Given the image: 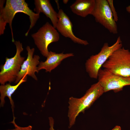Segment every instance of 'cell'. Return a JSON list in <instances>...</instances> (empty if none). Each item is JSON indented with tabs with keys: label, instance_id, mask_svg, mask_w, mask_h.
Here are the masks:
<instances>
[{
	"label": "cell",
	"instance_id": "6da1fadb",
	"mask_svg": "<svg viewBox=\"0 0 130 130\" xmlns=\"http://www.w3.org/2000/svg\"><path fill=\"white\" fill-rule=\"evenodd\" d=\"M5 0L0 1V35L4 34L7 24H8L11 29L12 41L14 42L12 24L13 19L18 13H23L28 15L30 25L25 34L27 36L30 30L35 26L39 18V14L34 12L29 7L25 0H7L4 6Z\"/></svg>",
	"mask_w": 130,
	"mask_h": 130
},
{
	"label": "cell",
	"instance_id": "7a4b0ae2",
	"mask_svg": "<svg viewBox=\"0 0 130 130\" xmlns=\"http://www.w3.org/2000/svg\"><path fill=\"white\" fill-rule=\"evenodd\" d=\"M104 93L103 87L98 81L92 85L82 97L77 98L72 97L69 98L68 113L69 128L74 124L79 114L84 113L85 111L89 108Z\"/></svg>",
	"mask_w": 130,
	"mask_h": 130
},
{
	"label": "cell",
	"instance_id": "3957f363",
	"mask_svg": "<svg viewBox=\"0 0 130 130\" xmlns=\"http://www.w3.org/2000/svg\"><path fill=\"white\" fill-rule=\"evenodd\" d=\"M102 66L115 75L130 77V51L124 47L115 51Z\"/></svg>",
	"mask_w": 130,
	"mask_h": 130
},
{
	"label": "cell",
	"instance_id": "277c9868",
	"mask_svg": "<svg viewBox=\"0 0 130 130\" xmlns=\"http://www.w3.org/2000/svg\"><path fill=\"white\" fill-rule=\"evenodd\" d=\"M14 43L16 50L15 55L11 58L6 57L5 63L0 66V83L1 84L7 82L10 83L15 81L25 58L20 54L23 50L22 44L19 41H15Z\"/></svg>",
	"mask_w": 130,
	"mask_h": 130
},
{
	"label": "cell",
	"instance_id": "5b68a950",
	"mask_svg": "<svg viewBox=\"0 0 130 130\" xmlns=\"http://www.w3.org/2000/svg\"><path fill=\"white\" fill-rule=\"evenodd\" d=\"M122 46L120 37L119 36L113 45L109 46L108 43H105L98 54L91 56L86 61L85 64L86 71L90 77L97 79L101 67L110 55L115 51L122 47Z\"/></svg>",
	"mask_w": 130,
	"mask_h": 130
},
{
	"label": "cell",
	"instance_id": "8992f818",
	"mask_svg": "<svg viewBox=\"0 0 130 130\" xmlns=\"http://www.w3.org/2000/svg\"><path fill=\"white\" fill-rule=\"evenodd\" d=\"M31 36L41 54L46 58L49 52V45L52 43L58 41L60 38L56 28L48 22H46Z\"/></svg>",
	"mask_w": 130,
	"mask_h": 130
},
{
	"label": "cell",
	"instance_id": "52a82bcc",
	"mask_svg": "<svg viewBox=\"0 0 130 130\" xmlns=\"http://www.w3.org/2000/svg\"><path fill=\"white\" fill-rule=\"evenodd\" d=\"M95 21L107 29L110 32L118 33L116 22L114 20L107 0H96L94 8L91 14Z\"/></svg>",
	"mask_w": 130,
	"mask_h": 130
},
{
	"label": "cell",
	"instance_id": "ba28073f",
	"mask_svg": "<svg viewBox=\"0 0 130 130\" xmlns=\"http://www.w3.org/2000/svg\"><path fill=\"white\" fill-rule=\"evenodd\" d=\"M98 78L104 92L110 90L117 92L122 90L124 87L130 85V77L115 75L104 69L99 70Z\"/></svg>",
	"mask_w": 130,
	"mask_h": 130
},
{
	"label": "cell",
	"instance_id": "9c48e42d",
	"mask_svg": "<svg viewBox=\"0 0 130 130\" xmlns=\"http://www.w3.org/2000/svg\"><path fill=\"white\" fill-rule=\"evenodd\" d=\"M27 52V56L26 59L24 61L20 71L18 74L15 82L17 84L26 75H28L36 80L38 79L35 75L36 72L38 73L39 71L38 67L40 63L39 56L38 55L33 54L35 51L34 48H31L29 46L26 47Z\"/></svg>",
	"mask_w": 130,
	"mask_h": 130
},
{
	"label": "cell",
	"instance_id": "30bf717a",
	"mask_svg": "<svg viewBox=\"0 0 130 130\" xmlns=\"http://www.w3.org/2000/svg\"><path fill=\"white\" fill-rule=\"evenodd\" d=\"M58 21L56 28L63 36L70 38L75 43L86 46L88 42L76 37L73 31V25L69 18L61 9L58 12Z\"/></svg>",
	"mask_w": 130,
	"mask_h": 130
},
{
	"label": "cell",
	"instance_id": "8fae6325",
	"mask_svg": "<svg viewBox=\"0 0 130 130\" xmlns=\"http://www.w3.org/2000/svg\"><path fill=\"white\" fill-rule=\"evenodd\" d=\"M74 56L72 53H58L50 51L49 52L46 60L44 62L41 61L40 62L38 66V70L39 71L45 69L46 72H50L59 65L63 60Z\"/></svg>",
	"mask_w": 130,
	"mask_h": 130
},
{
	"label": "cell",
	"instance_id": "7c38bea8",
	"mask_svg": "<svg viewBox=\"0 0 130 130\" xmlns=\"http://www.w3.org/2000/svg\"><path fill=\"white\" fill-rule=\"evenodd\" d=\"M35 7L34 11L37 14L41 13H44L47 17L49 18L55 28L58 21V15L54 9L49 0H35Z\"/></svg>",
	"mask_w": 130,
	"mask_h": 130
},
{
	"label": "cell",
	"instance_id": "4fadbf2b",
	"mask_svg": "<svg viewBox=\"0 0 130 130\" xmlns=\"http://www.w3.org/2000/svg\"><path fill=\"white\" fill-rule=\"evenodd\" d=\"M96 0H77L70 6L74 13L83 17L91 15L95 7Z\"/></svg>",
	"mask_w": 130,
	"mask_h": 130
},
{
	"label": "cell",
	"instance_id": "5bb4252c",
	"mask_svg": "<svg viewBox=\"0 0 130 130\" xmlns=\"http://www.w3.org/2000/svg\"><path fill=\"white\" fill-rule=\"evenodd\" d=\"M27 77V75H25L18 83L15 85H12L10 83H9L1 84L0 86V105L2 107L3 106L5 102V98L6 97H8L11 105L13 116V110L14 106V103L12 98V95L22 83L26 81Z\"/></svg>",
	"mask_w": 130,
	"mask_h": 130
},
{
	"label": "cell",
	"instance_id": "9a60e30c",
	"mask_svg": "<svg viewBox=\"0 0 130 130\" xmlns=\"http://www.w3.org/2000/svg\"><path fill=\"white\" fill-rule=\"evenodd\" d=\"M111 11L113 14L114 19L115 22H117L118 20L117 14L113 4V0H107Z\"/></svg>",
	"mask_w": 130,
	"mask_h": 130
},
{
	"label": "cell",
	"instance_id": "2e32d148",
	"mask_svg": "<svg viewBox=\"0 0 130 130\" xmlns=\"http://www.w3.org/2000/svg\"><path fill=\"white\" fill-rule=\"evenodd\" d=\"M15 117H14L13 120L11 123L13 124L15 128L17 130H32V127L31 125L25 127H21L18 126L15 122Z\"/></svg>",
	"mask_w": 130,
	"mask_h": 130
},
{
	"label": "cell",
	"instance_id": "e0dca14e",
	"mask_svg": "<svg viewBox=\"0 0 130 130\" xmlns=\"http://www.w3.org/2000/svg\"><path fill=\"white\" fill-rule=\"evenodd\" d=\"M49 119L50 126L49 130H55L54 128V120L53 119L52 117H49Z\"/></svg>",
	"mask_w": 130,
	"mask_h": 130
},
{
	"label": "cell",
	"instance_id": "ac0fdd59",
	"mask_svg": "<svg viewBox=\"0 0 130 130\" xmlns=\"http://www.w3.org/2000/svg\"><path fill=\"white\" fill-rule=\"evenodd\" d=\"M121 128L120 126L116 125L111 130H121Z\"/></svg>",
	"mask_w": 130,
	"mask_h": 130
},
{
	"label": "cell",
	"instance_id": "d6986e66",
	"mask_svg": "<svg viewBox=\"0 0 130 130\" xmlns=\"http://www.w3.org/2000/svg\"><path fill=\"white\" fill-rule=\"evenodd\" d=\"M126 10L130 14V5L126 7Z\"/></svg>",
	"mask_w": 130,
	"mask_h": 130
},
{
	"label": "cell",
	"instance_id": "ffe728a7",
	"mask_svg": "<svg viewBox=\"0 0 130 130\" xmlns=\"http://www.w3.org/2000/svg\"><path fill=\"white\" fill-rule=\"evenodd\" d=\"M68 0H63V2L64 4H66L68 2Z\"/></svg>",
	"mask_w": 130,
	"mask_h": 130
},
{
	"label": "cell",
	"instance_id": "44dd1931",
	"mask_svg": "<svg viewBox=\"0 0 130 130\" xmlns=\"http://www.w3.org/2000/svg\"><path fill=\"white\" fill-rule=\"evenodd\" d=\"M17 130L15 128V129H12V130Z\"/></svg>",
	"mask_w": 130,
	"mask_h": 130
}]
</instances>
